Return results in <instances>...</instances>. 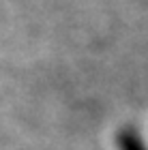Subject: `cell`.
Returning a JSON list of instances; mask_svg holds the SVG:
<instances>
[{"label": "cell", "instance_id": "obj_1", "mask_svg": "<svg viewBox=\"0 0 148 150\" xmlns=\"http://www.w3.org/2000/svg\"><path fill=\"white\" fill-rule=\"evenodd\" d=\"M125 150H142V146H140L133 137H129V139H125Z\"/></svg>", "mask_w": 148, "mask_h": 150}]
</instances>
